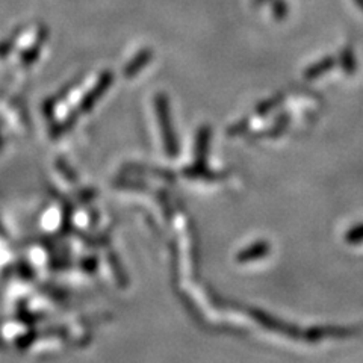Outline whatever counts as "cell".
<instances>
[{"label":"cell","instance_id":"cell-2","mask_svg":"<svg viewBox=\"0 0 363 363\" xmlns=\"http://www.w3.org/2000/svg\"><path fill=\"white\" fill-rule=\"evenodd\" d=\"M332 60H324V62H321L320 65H315L313 68H311V72H309V76H318V74H321L320 72H323V70H325V68H330L332 67Z\"/></svg>","mask_w":363,"mask_h":363},{"label":"cell","instance_id":"cell-1","mask_svg":"<svg viewBox=\"0 0 363 363\" xmlns=\"http://www.w3.org/2000/svg\"><path fill=\"white\" fill-rule=\"evenodd\" d=\"M272 11H274V16L277 18H283L286 16V5L283 0H274V4H272Z\"/></svg>","mask_w":363,"mask_h":363},{"label":"cell","instance_id":"cell-3","mask_svg":"<svg viewBox=\"0 0 363 363\" xmlns=\"http://www.w3.org/2000/svg\"><path fill=\"white\" fill-rule=\"evenodd\" d=\"M264 2H267V0H255V5L259 6V5H262Z\"/></svg>","mask_w":363,"mask_h":363}]
</instances>
